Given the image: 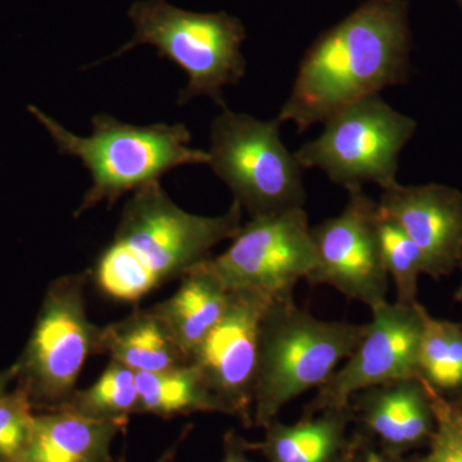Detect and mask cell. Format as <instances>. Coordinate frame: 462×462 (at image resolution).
Wrapping results in <instances>:
<instances>
[{"instance_id":"cell-17","label":"cell","mask_w":462,"mask_h":462,"mask_svg":"<svg viewBox=\"0 0 462 462\" xmlns=\"http://www.w3.org/2000/svg\"><path fill=\"white\" fill-rule=\"evenodd\" d=\"M206 260L181 276L171 297L152 306L188 360L221 320L229 303L230 291Z\"/></svg>"},{"instance_id":"cell-25","label":"cell","mask_w":462,"mask_h":462,"mask_svg":"<svg viewBox=\"0 0 462 462\" xmlns=\"http://www.w3.org/2000/svg\"><path fill=\"white\" fill-rule=\"evenodd\" d=\"M351 448L357 462H420L419 456L385 451L372 438L358 430L351 434Z\"/></svg>"},{"instance_id":"cell-3","label":"cell","mask_w":462,"mask_h":462,"mask_svg":"<svg viewBox=\"0 0 462 462\" xmlns=\"http://www.w3.org/2000/svg\"><path fill=\"white\" fill-rule=\"evenodd\" d=\"M30 114L50 134L60 154L79 158L90 172L91 187L75 217L99 203L114 206L126 193L160 182L165 173L187 165H208V152L189 147L182 124L135 126L112 116L96 115L90 136H78L35 106Z\"/></svg>"},{"instance_id":"cell-22","label":"cell","mask_w":462,"mask_h":462,"mask_svg":"<svg viewBox=\"0 0 462 462\" xmlns=\"http://www.w3.org/2000/svg\"><path fill=\"white\" fill-rule=\"evenodd\" d=\"M378 229L383 263L396 287L397 303L412 306L418 302L419 278L427 275L424 257L403 230L379 209Z\"/></svg>"},{"instance_id":"cell-20","label":"cell","mask_w":462,"mask_h":462,"mask_svg":"<svg viewBox=\"0 0 462 462\" xmlns=\"http://www.w3.org/2000/svg\"><path fill=\"white\" fill-rule=\"evenodd\" d=\"M419 310V379L440 397L462 404V322L433 318L420 302Z\"/></svg>"},{"instance_id":"cell-21","label":"cell","mask_w":462,"mask_h":462,"mask_svg":"<svg viewBox=\"0 0 462 462\" xmlns=\"http://www.w3.org/2000/svg\"><path fill=\"white\" fill-rule=\"evenodd\" d=\"M138 403L136 373L111 358L99 379L89 388L76 389L60 410H69L94 420L127 425L130 416L138 413Z\"/></svg>"},{"instance_id":"cell-23","label":"cell","mask_w":462,"mask_h":462,"mask_svg":"<svg viewBox=\"0 0 462 462\" xmlns=\"http://www.w3.org/2000/svg\"><path fill=\"white\" fill-rule=\"evenodd\" d=\"M36 411L26 392L14 387L0 401V462H14L32 433Z\"/></svg>"},{"instance_id":"cell-13","label":"cell","mask_w":462,"mask_h":462,"mask_svg":"<svg viewBox=\"0 0 462 462\" xmlns=\"http://www.w3.org/2000/svg\"><path fill=\"white\" fill-rule=\"evenodd\" d=\"M420 249L427 275L445 278L462 261V193L440 184H397L383 190L378 203Z\"/></svg>"},{"instance_id":"cell-9","label":"cell","mask_w":462,"mask_h":462,"mask_svg":"<svg viewBox=\"0 0 462 462\" xmlns=\"http://www.w3.org/2000/svg\"><path fill=\"white\" fill-rule=\"evenodd\" d=\"M231 239L224 254L206 260L229 291L257 289L282 296L314 273L316 249L303 207L252 217Z\"/></svg>"},{"instance_id":"cell-27","label":"cell","mask_w":462,"mask_h":462,"mask_svg":"<svg viewBox=\"0 0 462 462\" xmlns=\"http://www.w3.org/2000/svg\"><path fill=\"white\" fill-rule=\"evenodd\" d=\"M17 372L16 363L0 372V401L11 391V384L16 383Z\"/></svg>"},{"instance_id":"cell-5","label":"cell","mask_w":462,"mask_h":462,"mask_svg":"<svg viewBox=\"0 0 462 462\" xmlns=\"http://www.w3.org/2000/svg\"><path fill=\"white\" fill-rule=\"evenodd\" d=\"M135 26L132 41L111 58L139 47L152 45L158 56L167 58L187 72V88L179 103L199 96L209 97L225 107L223 89L239 83L245 75L242 44L245 29L239 18L225 12L196 14L173 7L165 0H141L129 11Z\"/></svg>"},{"instance_id":"cell-14","label":"cell","mask_w":462,"mask_h":462,"mask_svg":"<svg viewBox=\"0 0 462 462\" xmlns=\"http://www.w3.org/2000/svg\"><path fill=\"white\" fill-rule=\"evenodd\" d=\"M349 407L356 430L394 454L428 447L436 430L430 389L419 378L365 389L351 398Z\"/></svg>"},{"instance_id":"cell-18","label":"cell","mask_w":462,"mask_h":462,"mask_svg":"<svg viewBox=\"0 0 462 462\" xmlns=\"http://www.w3.org/2000/svg\"><path fill=\"white\" fill-rule=\"evenodd\" d=\"M108 355L135 373H158L189 364L153 307L138 309L100 327L97 355Z\"/></svg>"},{"instance_id":"cell-11","label":"cell","mask_w":462,"mask_h":462,"mask_svg":"<svg viewBox=\"0 0 462 462\" xmlns=\"http://www.w3.org/2000/svg\"><path fill=\"white\" fill-rule=\"evenodd\" d=\"M276 297L257 289L230 291L223 318L189 357L225 415L247 428L254 425L261 322Z\"/></svg>"},{"instance_id":"cell-24","label":"cell","mask_w":462,"mask_h":462,"mask_svg":"<svg viewBox=\"0 0 462 462\" xmlns=\"http://www.w3.org/2000/svg\"><path fill=\"white\" fill-rule=\"evenodd\" d=\"M427 388L433 402L436 430L420 462H462V404L440 397L428 385Z\"/></svg>"},{"instance_id":"cell-26","label":"cell","mask_w":462,"mask_h":462,"mask_svg":"<svg viewBox=\"0 0 462 462\" xmlns=\"http://www.w3.org/2000/svg\"><path fill=\"white\" fill-rule=\"evenodd\" d=\"M251 452L248 440L243 439L234 430L224 434V457L223 462H256L249 457Z\"/></svg>"},{"instance_id":"cell-19","label":"cell","mask_w":462,"mask_h":462,"mask_svg":"<svg viewBox=\"0 0 462 462\" xmlns=\"http://www.w3.org/2000/svg\"><path fill=\"white\" fill-rule=\"evenodd\" d=\"M136 385L138 413L163 419L196 412L224 413L221 404L190 364L166 372L136 373Z\"/></svg>"},{"instance_id":"cell-4","label":"cell","mask_w":462,"mask_h":462,"mask_svg":"<svg viewBox=\"0 0 462 462\" xmlns=\"http://www.w3.org/2000/svg\"><path fill=\"white\" fill-rule=\"evenodd\" d=\"M366 324L325 321L282 294L267 309L260 330L254 425L264 428L282 407L322 387L363 338Z\"/></svg>"},{"instance_id":"cell-8","label":"cell","mask_w":462,"mask_h":462,"mask_svg":"<svg viewBox=\"0 0 462 462\" xmlns=\"http://www.w3.org/2000/svg\"><path fill=\"white\" fill-rule=\"evenodd\" d=\"M322 124L321 135L294 153L303 170H321L346 189L364 182L383 190L398 184V158L415 133L413 118L376 94L346 106Z\"/></svg>"},{"instance_id":"cell-6","label":"cell","mask_w":462,"mask_h":462,"mask_svg":"<svg viewBox=\"0 0 462 462\" xmlns=\"http://www.w3.org/2000/svg\"><path fill=\"white\" fill-rule=\"evenodd\" d=\"M88 273L60 276L47 289L23 355L16 385L35 411L62 409L76 391L85 361L97 355L100 327L85 306Z\"/></svg>"},{"instance_id":"cell-16","label":"cell","mask_w":462,"mask_h":462,"mask_svg":"<svg viewBox=\"0 0 462 462\" xmlns=\"http://www.w3.org/2000/svg\"><path fill=\"white\" fill-rule=\"evenodd\" d=\"M351 424L349 406L302 416L291 425L275 419L264 427L263 440L249 442V448L260 451L267 462H337L348 449Z\"/></svg>"},{"instance_id":"cell-2","label":"cell","mask_w":462,"mask_h":462,"mask_svg":"<svg viewBox=\"0 0 462 462\" xmlns=\"http://www.w3.org/2000/svg\"><path fill=\"white\" fill-rule=\"evenodd\" d=\"M242 214L236 200L221 216L189 214L172 202L160 182L147 185L125 205L114 239L91 273L94 282L112 300L139 302L208 258L216 245L233 238Z\"/></svg>"},{"instance_id":"cell-7","label":"cell","mask_w":462,"mask_h":462,"mask_svg":"<svg viewBox=\"0 0 462 462\" xmlns=\"http://www.w3.org/2000/svg\"><path fill=\"white\" fill-rule=\"evenodd\" d=\"M281 125L226 108L212 123L208 165L251 218L305 205L303 169L282 143Z\"/></svg>"},{"instance_id":"cell-29","label":"cell","mask_w":462,"mask_h":462,"mask_svg":"<svg viewBox=\"0 0 462 462\" xmlns=\"http://www.w3.org/2000/svg\"><path fill=\"white\" fill-rule=\"evenodd\" d=\"M337 462H357V460H356L354 451H352L351 448V440H349V447L348 449H346V454L343 455Z\"/></svg>"},{"instance_id":"cell-12","label":"cell","mask_w":462,"mask_h":462,"mask_svg":"<svg viewBox=\"0 0 462 462\" xmlns=\"http://www.w3.org/2000/svg\"><path fill=\"white\" fill-rule=\"evenodd\" d=\"M372 320L354 354L303 407L302 416L345 409L358 392L396 380L419 378L422 320L419 302H384L374 307Z\"/></svg>"},{"instance_id":"cell-1","label":"cell","mask_w":462,"mask_h":462,"mask_svg":"<svg viewBox=\"0 0 462 462\" xmlns=\"http://www.w3.org/2000/svg\"><path fill=\"white\" fill-rule=\"evenodd\" d=\"M411 32L406 0H365L322 32L298 67L276 120L298 133L340 109L409 80Z\"/></svg>"},{"instance_id":"cell-15","label":"cell","mask_w":462,"mask_h":462,"mask_svg":"<svg viewBox=\"0 0 462 462\" xmlns=\"http://www.w3.org/2000/svg\"><path fill=\"white\" fill-rule=\"evenodd\" d=\"M125 427L69 410L36 412L29 439L14 462H114L112 443Z\"/></svg>"},{"instance_id":"cell-31","label":"cell","mask_w":462,"mask_h":462,"mask_svg":"<svg viewBox=\"0 0 462 462\" xmlns=\"http://www.w3.org/2000/svg\"><path fill=\"white\" fill-rule=\"evenodd\" d=\"M456 2L458 3V5H460L461 9H462V0H456Z\"/></svg>"},{"instance_id":"cell-30","label":"cell","mask_w":462,"mask_h":462,"mask_svg":"<svg viewBox=\"0 0 462 462\" xmlns=\"http://www.w3.org/2000/svg\"><path fill=\"white\" fill-rule=\"evenodd\" d=\"M458 269H460L461 273H462V261H461L460 266H458ZM455 300H457V302L462 303V281H461L460 287H458L457 291H456V293H455Z\"/></svg>"},{"instance_id":"cell-10","label":"cell","mask_w":462,"mask_h":462,"mask_svg":"<svg viewBox=\"0 0 462 462\" xmlns=\"http://www.w3.org/2000/svg\"><path fill=\"white\" fill-rule=\"evenodd\" d=\"M342 214L311 227L316 267L307 282L329 285L370 310L387 302L389 276L383 263L378 203L363 187L346 189Z\"/></svg>"},{"instance_id":"cell-28","label":"cell","mask_w":462,"mask_h":462,"mask_svg":"<svg viewBox=\"0 0 462 462\" xmlns=\"http://www.w3.org/2000/svg\"><path fill=\"white\" fill-rule=\"evenodd\" d=\"M176 447H178V443H176L175 446H172L171 448L167 449L165 454L161 456L160 460H158L157 462H172L173 457H175L176 455ZM118 462H126V460H125V457L123 456V457H120V460H118Z\"/></svg>"}]
</instances>
